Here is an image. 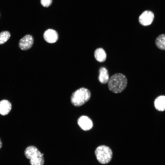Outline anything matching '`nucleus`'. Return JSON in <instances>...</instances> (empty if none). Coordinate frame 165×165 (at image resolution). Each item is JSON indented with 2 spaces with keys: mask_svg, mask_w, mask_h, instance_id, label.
Here are the masks:
<instances>
[{
  "mask_svg": "<svg viewBox=\"0 0 165 165\" xmlns=\"http://www.w3.org/2000/svg\"><path fill=\"white\" fill-rule=\"evenodd\" d=\"M24 154L26 158L30 159L31 165H43V156L35 146L31 145L27 147L24 150Z\"/></svg>",
  "mask_w": 165,
  "mask_h": 165,
  "instance_id": "obj_3",
  "label": "nucleus"
},
{
  "mask_svg": "<svg viewBox=\"0 0 165 165\" xmlns=\"http://www.w3.org/2000/svg\"><path fill=\"white\" fill-rule=\"evenodd\" d=\"M154 14L151 11L146 10L144 11L140 16L139 21L140 24L144 26L151 24L154 18Z\"/></svg>",
  "mask_w": 165,
  "mask_h": 165,
  "instance_id": "obj_6",
  "label": "nucleus"
},
{
  "mask_svg": "<svg viewBox=\"0 0 165 165\" xmlns=\"http://www.w3.org/2000/svg\"></svg>",
  "mask_w": 165,
  "mask_h": 165,
  "instance_id": "obj_17",
  "label": "nucleus"
},
{
  "mask_svg": "<svg viewBox=\"0 0 165 165\" xmlns=\"http://www.w3.org/2000/svg\"><path fill=\"white\" fill-rule=\"evenodd\" d=\"M98 80L101 83L105 84L108 81L109 76L108 71L104 67L100 68L99 70Z\"/></svg>",
  "mask_w": 165,
  "mask_h": 165,
  "instance_id": "obj_12",
  "label": "nucleus"
},
{
  "mask_svg": "<svg viewBox=\"0 0 165 165\" xmlns=\"http://www.w3.org/2000/svg\"><path fill=\"white\" fill-rule=\"evenodd\" d=\"M127 80L126 76L120 73L115 74L109 79L108 87L112 92L119 93L123 91L126 87Z\"/></svg>",
  "mask_w": 165,
  "mask_h": 165,
  "instance_id": "obj_1",
  "label": "nucleus"
},
{
  "mask_svg": "<svg viewBox=\"0 0 165 165\" xmlns=\"http://www.w3.org/2000/svg\"><path fill=\"white\" fill-rule=\"evenodd\" d=\"M12 109V105L8 100L3 99L0 101V114L6 116L8 114Z\"/></svg>",
  "mask_w": 165,
  "mask_h": 165,
  "instance_id": "obj_9",
  "label": "nucleus"
},
{
  "mask_svg": "<svg viewBox=\"0 0 165 165\" xmlns=\"http://www.w3.org/2000/svg\"><path fill=\"white\" fill-rule=\"evenodd\" d=\"M11 34L7 31H3L0 33V44H2L7 42L10 38Z\"/></svg>",
  "mask_w": 165,
  "mask_h": 165,
  "instance_id": "obj_14",
  "label": "nucleus"
},
{
  "mask_svg": "<svg viewBox=\"0 0 165 165\" xmlns=\"http://www.w3.org/2000/svg\"><path fill=\"white\" fill-rule=\"evenodd\" d=\"M94 56L96 60L100 62L105 61L107 57V54L105 50L101 48H98L95 50Z\"/></svg>",
  "mask_w": 165,
  "mask_h": 165,
  "instance_id": "obj_10",
  "label": "nucleus"
},
{
  "mask_svg": "<svg viewBox=\"0 0 165 165\" xmlns=\"http://www.w3.org/2000/svg\"><path fill=\"white\" fill-rule=\"evenodd\" d=\"M77 122L80 128L85 131L90 130L93 127L92 120L86 116H80L78 119Z\"/></svg>",
  "mask_w": 165,
  "mask_h": 165,
  "instance_id": "obj_7",
  "label": "nucleus"
},
{
  "mask_svg": "<svg viewBox=\"0 0 165 165\" xmlns=\"http://www.w3.org/2000/svg\"><path fill=\"white\" fill-rule=\"evenodd\" d=\"M45 40L47 42L53 43L56 42L58 39V35L55 30L49 29L46 30L43 34Z\"/></svg>",
  "mask_w": 165,
  "mask_h": 165,
  "instance_id": "obj_8",
  "label": "nucleus"
},
{
  "mask_svg": "<svg viewBox=\"0 0 165 165\" xmlns=\"http://www.w3.org/2000/svg\"><path fill=\"white\" fill-rule=\"evenodd\" d=\"M95 153L98 161L103 164L109 163L111 160L113 155L111 148L105 145L98 146L96 148Z\"/></svg>",
  "mask_w": 165,
  "mask_h": 165,
  "instance_id": "obj_4",
  "label": "nucleus"
},
{
  "mask_svg": "<svg viewBox=\"0 0 165 165\" xmlns=\"http://www.w3.org/2000/svg\"><path fill=\"white\" fill-rule=\"evenodd\" d=\"M34 38L30 35H27L21 38L19 42V46L23 50H27L30 49L34 43Z\"/></svg>",
  "mask_w": 165,
  "mask_h": 165,
  "instance_id": "obj_5",
  "label": "nucleus"
},
{
  "mask_svg": "<svg viewBox=\"0 0 165 165\" xmlns=\"http://www.w3.org/2000/svg\"><path fill=\"white\" fill-rule=\"evenodd\" d=\"M155 44L159 49L165 50V34L158 36L156 39Z\"/></svg>",
  "mask_w": 165,
  "mask_h": 165,
  "instance_id": "obj_13",
  "label": "nucleus"
},
{
  "mask_svg": "<svg viewBox=\"0 0 165 165\" xmlns=\"http://www.w3.org/2000/svg\"><path fill=\"white\" fill-rule=\"evenodd\" d=\"M52 0H40V2L42 5L46 7L50 6L51 4Z\"/></svg>",
  "mask_w": 165,
  "mask_h": 165,
  "instance_id": "obj_15",
  "label": "nucleus"
},
{
  "mask_svg": "<svg viewBox=\"0 0 165 165\" xmlns=\"http://www.w3.org/2000/svg\"><path fill=\"white\" fill-rule=\"evenodd\" d=\"M156 108L160 111L165 110V96L162 95L157 97L154 101Z\"/></svg>",
  "mask_w": 165,
  "mask_h": 165,
  "instance_id": "obj_11",
  "label": "nucleus"
},
{
  "mask_svg": "<svg viewBox=\"0 0 165 165\" xmlns=\"http://www.w3.org/2000/svg\"><path fill=\"white\" fill-rule=\"evenodd\" d=\"M2 146V141L0 138V149L1 148Z\"/></svg>",
  "mask_w": 165,
  "mask_h": 165,
  "instance_id": "obj_16",
  "label": "nucleus"
},
{
  "mask_svg": "<svg viewBox=\"0 0 165 165\" xmlns=\"http://www.w3.org/2000/svg\"><path fill=\"white\" fill-rule=\"evenodd\" d=\"M90 91L87 89L82 87L74 91L71 97L72 104L76 107L81 106L87 102L91 97Z\"/></svg>",
  "mask_w": 165,
  "mask_h": 165,
  "instance_id": "obj_2",
  "label": "nucleus"
}]
</instances>
